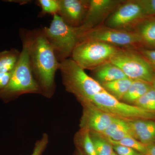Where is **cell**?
<instances>
[{
  "mask_svg": "<svg viewBox=\"0 0 155 155\" xmlns=\"http://www.w3.org/2000/svg\"><path fill=\"white\" fill-rule=\"evenodd\" d=\"M21 37L28 46L29 64L41 95L51 98L56 91L55 78L60 63L42 29H23Z\"/></svg>",
  "mask_w": 155,
  "mask_h": 155,
  "instance_id": "obj_1",
  "label": "cell"
},
{
  "mask_svg": "<svg viewBox=\"0 0 155 155\" xmlns=\"http://www.w3.org/2000/svg\"><path fill=\"white\" fill-rule=\"evenodd\" d=\"M59 70L66 90L80 102H89L96 94L106 91L101 84L87 75L71 58L61 62Z\"/></svg>",
  "mask_w": 155,
  "mask_h": 155,
  "instance_id": "obj_2",
  "label": "cell"
},
{
  "mask_svg": "<svg viewBox=\"0 0 155 155\" xmlns=\"http://www.w3.org/2000/svg\"><path fill=\"white\" fill-rule=\"evenodd\" d=\"M60 63L71 57L83 31L68 25L58 14L53 16L49 27L42 28Z\"/></svg>",
  "mask_w": 155,
  "mask_h": 155,
  "instance_id": "obj_3",
  "label": "cell"
},
{
  "mask_svg": "<svg viewBox=\"0 0 155 155\" xmlns=\"http://www.w3.org/2000/svg\"><path fill=\"white\" fill-rule=\"evenodd\" d=\"M21 39L22 48L19 60L8 84L0 91V93L15 97L28 94H41L40 90L31 69L28 44L23 38L21 37Z\"/></svg>",
  "mask_w": 155,
  "mask_h": 155,
  "instance_id": "obj_4",
  "label": "cell"
},
{
  "mask_svg": "<svg viewBox=\"0 0 155 155\" xmlns=\"http://www.w3.org/2000/svg\"><path fill=\"white\" fill-rule=\"evenodd\" d=\"M119 48L104 42L81 39L74 48L71 58L84 70H93L110 61Z\"/></svg>",
  "mask_w": 155,
  "mask_h": 155,
  "instance_id": "obj_5",
  "label": "cell"
},
{
  "mask_svg": "<svg viewBox=\"0 0 155 155\" xmlns=\"http://www.w3.org/2000/svg\"><path fill=\"white\" fill-rule=\"evenodd\" d=\"M110 61L132 80L143 81L151 84L155 78L154 68L140 54L132 50L120 48Z\"/></svg>",
  "mask_w": 155,
  "mask_h": 155,
  "instance_id": "obj_6",
  "label": "cell"
},
{
  "mask_svg": "<svg viewBox=\"0 0 155 155\" xmlns=\"http://www.w3.org/2000/svg\"><path fill=\"white\" fill-rule=\"evenodd\" d=\"M90 102L111 116L126 120H155V113H150L135 105L122 102L107 91L96 94Z\"/></svg>",
  "mask_w": 155,
  "mask_h": 155,
  "instance_id": "obj_7",
  "label": "cell"
},
{
  "mask_svg": "<svg viewBox=\"0 0 155 155\" xmlns=\"http://www.w3.org/2000/svg\"><path fill=\"white\" fill-rule=\"evenodd\" d=\"M81 39L104 42L116 47H123L127 49L132 50L142 44L140 37L134 31L116 29L106 25H101L85 31L79 41Z\"/></svg>",
  "mask_w": 155,
  "mask_h": 155,
  "instance_id": "obj_8",
  "label": "cell"
},
{
  "mask_svg": "<svg viewBox=\"0 0 155 155\" xmlns=\"http://www.w3.org/2000/svg\"><path fill=\"white\" fill-rule=\"evenodd\" d=\"M146 18L137 0L123 1L106 20V26L116 29L133 31Z\"/></svg>",
  "mask_w": 155,
  "mask_h": 155,
  "instance_id": "obj_9",
  "label": "cell"
},
{
  "mask_svg": "<svg viewBox=\"0 0 155 155\" xmlns=\"http://www.w3.org/2000/svg\"><path fill=\"white\" fill-rule=\"evenodd\" d=\"M81 103L83 108L80 124L82 130L101 134L115 119V117L102 110L91 103Z\"/></svg>",
  "mask_w": 155,
  "mask_h": 155,
  "instance_id": "obj_10",
  "label": "cell"
},
{
  "mask_svg": "<svg viewBox=\"0 0 155 155\" xmlns=\"http://www.w3.org/2000/svg\"><path fill=\"white\" fill-rule=\"evenodd\" d=\"M123 1L90 0L86 17L80 27L85 32L100 26Z\"/></svg>",
  "mask_w": 155,
  "mask_h": 155,
  "instance_id": "obj_11",
  "label": "cell"
},
{
  "mask_svg": "<svg viewBox=\"0 0 155 155\" xmlns=\"http://www.w3.org/2000/svg\"><path fill=\"white\" fill-rule=\"evenodd\" d=\"M90 0H60L58 15L68 25L79 27L84 21Z\"/></svg>",
  "mask_w": 155,
  "mask_h": 155,
  "instance_id": "obj_12",
  "label": "cell"
},
{
  "mask_svg": "<svg viewBox=\"0 0 155 155\" xmlns=\"http://www.w3.org/2000/svg\"><path fill=\"white\" fill-rule=\"evenodd\" d=\"M127 122L134 138L146 146L155 142V121L137 119Z\"/></svg>",
  "mask_w": 155,
  "mask_h": 155,
  "instance_id": "obj_13",
  "label": "cell"
},
{
  "mask_svg": "<svg viewBox=\"0 0 155 155\" xmlns=\"http://www.w3.org/2000/svg\"><path fill=\"white\" fill-rule=\"evenodd\" d=\"M94 78L101 84L127 78L121 69L110 61L94 70Z\"/></svg>",
  "mask_w": 155,
  "mask_h": 155,
  "instance_id": "obj_14",
  "label": "cell"
},
{
  "mask_svg": "<svg viewBox=\"0 0 155 155\" xmlns=\"http://www.w3.org/2000/svg\"><path fill=\"white\" fill-rule=\"evenodd\" d=\"M133 31L140 37L143 45L155 49V16L143 19Z\"/></svg>",
  "mask_w": 155,
  "mask_h": 155,
  "instance_id": "obj_15",
  "label": "cell"
},
{
  "mask_svg": "<svg viewBox=\"0 0 155 155\" xmlns=\"http://www.w3.org/2000/svg\"><path fill=\"white\" fill-rule=\"evenodd\" d=\"M101 134L114 141H119L127 137H132L127 121L116 117Z\"/></svg>",
  "mask_w": 155,
  "mask_h": 155,
  "instance_id": "obj_16",
  "label": "cell"
},
{
  "mask_svg": "<svg viewBox=\"0 0 155 155\" xmlns=\"http://www.w3.org/2000/svg\"><path fill=\"white\" fill-rule=\"evenodd\" d=\"M151 84L139 80H133L122 100L126 103H134L152 88Z\"/></svg>",
  "mask_w": 155,
  "mask_h": 155,
  "instance_id": "obj_17",
  "label": "cell"
},
{
  "mask_svg": "<svg viewBox=\"0 0 155 155\" xmlns=\"http://www.w3.org/2000/svg\"><path fill=\"white\" fill-rule=\"evenodd\" d=\"M133 80L127 77L102 84L101 85L106 91L120 101L127 93Z\"/></svg>",
  "mask_w": 155,
  "mask_h": 155,
  "instance_id": "obj_18",
  "label": "cell"
},
{
  "mask_svg": "<svg viewBox=\"0 0 155 155\" xmlns=\"http://www.w3.org/2000/svg\"><path fill=\"white\" fill-rule=\"evenodd\" d=\"M20 52L15 49L0 52V73L11 72L14 70L19 60Z\"/></svg>",
  "mask_w": 155,
  "mask_h": 155,
  "instance_id": "obj_19",
  "label": "cell"
},
{
  "mask_svg": "<svg viewBox=\"0 0 155 155\" xmlns=\"http://www.w3.org/2000/svg\"><path fill=\"white\" fill-rule=\"evenodd\" d=\"M75 141L78 147V149L84 155H97L94 144L88 130L81 129L75 136Z\"/></svg>",
  "mask_w": 155,
  "mask_h": 155,
  "instance_id": "obj_20",
  "label": "cell"
},
{
  "mask_svg": "<svg viewBox=\"0 0 155 155\" xmlns=\"http://www.w3.org/2000/svg\"><path fill=\"white\" fill-rule=\"evenodd\" d=\"M94 144L97 155H111L114 151L113 145L99 133L89 131Z\"/></svg>",
  "mask_w": 155,
  "mask_h": 155,
  "instance_id": "obj_21",
  "label": "cell"
},
{
  "mask_svg": "<svg viewBox=\"0 0 155 155\" xmlns=\"http://www.w3.org/2000/svg\"><path fill=\"white\" fill-rule=\"evenodd\" d=\"M134 105L150 113H155V90L152 87L134 103Z\"/></svg>",
  "mask_w": 155,
  "mask_h": 155,
  "instance_id": "obj_22",
  "label": "cell"
},
{
  "mask_svg": "<svg viewBox=\"0 0 155 155\" xmlns=\"http://www.w3.org/2000/svg\"><path fill=\"white\" fill-rule=\"evenodd\" d=\"M37 4L41 8L38 17H44L47 14L53 16L58 14L60 9V0H38Z\"/></svg>",
  "mask_w": 155,
  "mask_h": 155,
  "instance_id": "obj_23",
  "label": "cell"
},
{
  "mask_svg": "<svg viewBox=\"0 0 155 155\" xmlns=\"http://www.w3.org/2000/svg\"><path fill=\"white\" fill-rule=\"evenodd\" d=\"M112 145H120L131 148L143 155H148L147 146L131 136L125 137L119 141L107 139Z\"/></svg>",
  "mask_w": 155,
  "mask_h": 155,
  "instance_id": "obj_24",
  "label": "cell"
},
{
  "mask_svg": "<svg viewBox=\"0 0 155 155\" xmlns=\"http://www.w3.org/2000/svg\"><path fill=\"white\" fill-rule=\"evenodd\" d=\"M49 136L47 134L44 133L41 138L35 143L33 151L30 155H42L49 143Z\"/></svg>",
  "mask_w": 155,
  "mask_h": 155,
  "instance_id": "obj_25",
  "label": "cell"
},
{
  "mask_svg": "<svg viewBox=\"0 0 155 155\" xmlns=\"http://www.w3.org/2000/svg\"><path fill=\"white\" fill-rule=\"evenodd\" d=\"M146 17L155 16V0H137Z\"/></svg>",
  "mask_w": 155,
  "mask_h": 155,
  "instance_id": "obj_26",
  "label": "cell"
},
{
  "mask_svg": "<svg viewBox=\"0 0 155 155\" xmlns=\"http://www.w3.org/2000/svg\"><path fill=\"white\" fill-rule=\"evenodd\" d=\"M114 151L118 155H143L137 151L124 146L113 145Z\"/></svg>",
  "mask_w": 155,
  "mask_h": 155,
  "instance_id": "obj_27",
  "label": "cell"
},
{
  "mask_svg": "<svg viewBox=\"0 0 155 155\" xmlns=\"http://www.w3.org/2000/svg\"><path fill=\"white\" fill-rule=\"evenodd\" d=\"M139 52L155 69V49L140 48Z\"/></svg>",
  "mask_w": 155,
  "mask_h": 155,
  "instance_id": "obj_28",
  "label": "cell"
},
{
  "mask_svg": "<svg viewBox=\"0 0 155 155\" xmlns=\"http://www.w3.org/2000/svg\"><path fill=\"white\" fill-rule=\"evenodd\" d=\"M13 71L5 73H0V91L2 90L8 84Z\"/></svg>",
  "mask_w": 155,
  "mask_h": 155,
  "instance_id": "obj_29",
  "label": "cell"
},
{
  "mask_svg": "<svg viewBox=\"0 0 155 155\" xmlns=\"http://www.w3.org/2000/svg\"><path fill=\"white\" fill-rule=\"evenodd\" d=\"M148 155H155V142L147 145Z\"/></svg>",
  "mask_w": 155,
  "mask_h": 155,
  "instance_id": "obj_30",
  "label": "cell"
},
{
  "mask_svg": "<svg viewBox=\"0 0 155 155\" xmlns=\"http://www.w3.org/2000/svg\"><path fill=\"white\" fill-rule=\"evenodd\" d=\"M76 155H84V154L80 150L78 149L77 151V153H76Z\"/></svg>",
  "mask_w": 155,
  "mask_h": 155,
  "instance_id": "obj_31",
  "label": "cell"
},
{
  "mask_svg": "<svg viewBox=\"0 0 155 155\" xmlns=\"http://www.w3.org/2000/svg\"><path fill=\"white\" fill-rule=\"evenodd\" d=\"M152 86L153 88L155 90V77L154 78L153 80V82L151 83Z\"/></svg>",
  "mask_w": 155,
  "mask_h": 155,
  "instance_id": "obj_32",
  "label": "cell"
},
{
  "mask_svg": "<svg viewBox=\"0 0 155 155\" xmlns=\"http://www.w3.org/2000/svg\"><path fill=\"white\" fill-rule=\"evenodd\" d=\"M111 155H118L114 151L113 152V153H112V154Z\"/></svg>",
  "mask_w": 155,
  "mask_h": 155,
  "instance_id": "obj_33",
  "label": "cell"
},
{
  "mask_svg": "<svg viewBox=\"0 0 155 155\" xmlns=\"http://www.w3.org/2000/svg\"></svg>",
  "mask_w": 155,
  "mask_h": 155,
  "instance_id": "obj_34",
  "label": "cell"
}]
</instances>
